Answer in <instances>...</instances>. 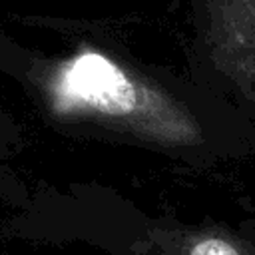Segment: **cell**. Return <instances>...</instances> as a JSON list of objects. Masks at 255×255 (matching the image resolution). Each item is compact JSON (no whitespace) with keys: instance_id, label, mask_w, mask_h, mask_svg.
Listing matches in <instances>:
<instances>
[{"instance_id":"cell-1","label":"cell","mask_w":255,"mask_h":255,"mask_svg":"<svg viewBox=\"0 0 255 255\" xmlns=\"http://www.w3.org/2000/svg\"><path fill=\"white\" fill-rule=\"evenodd\" d=\"M187 255H245V253L241 251V247H237L227 237H221V235H203V237L195 239L189 245Z\"/></svg>"}]
</instances>
